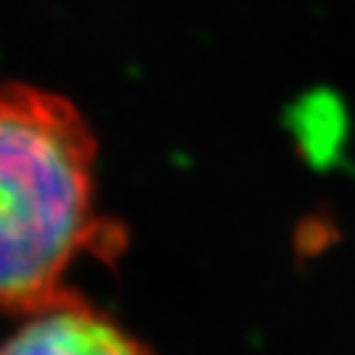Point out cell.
Segmentation results:
<instances>
[{
  "mask_svg": "<svg viewBox=\"0 0 355 355\" xmlns=\"http://www.w3.org/2000/svg\"><path fill=\"white\" fill-rule=\"evenodd\" d=\"M98 145L66 98L0 87V311L32 313L69 295L79 255L114 240L95 203Z\"/></svg>",
  "mask_w": 355,
  "mask_h": 355,
  "instance_id": "6da1fadb",
  "label": "cell"
},
{
  "mask_svg": "<svg viewBox=\"0 0 355 355\" xmlns=\"http://www.w3.org/2000/svg\"><path fill=\"white\" fill-rule=\"evenodd\" d=\"M0 355H153L116 321L66 295L32 311L8 340Z\"/></svg>",
  "mask_w": 355,
  "mask_h": 355,
  "instance_id": "7a4b0ae2",
  "label": "cell"
}]
</instances>
